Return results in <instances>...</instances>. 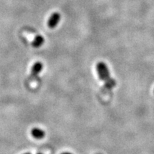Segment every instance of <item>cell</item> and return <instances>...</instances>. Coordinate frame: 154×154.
Instances as JSON below:
<instances>
[{
  "label": "cell",
  "mask_w": 154,
  "mask_h": 154,
  "mask_svg": "<svg viewBox=\"0 0 154 154\" xmlns=\"http://www.w3.org/2000/svg\"><path fill=\"white\" fill-rule=\"evenodd\" d=\"M32 136H33L36 139H42L44 136H45V132L43 130L39 128H32V131H31Z\"/></svg>",
  "instance_id": "4"
},
{
  "label": "cell",
  "mask_w": 154,
  "mask_h": 154,
  "mask_svg": "<svg viewBox=\"0 0 154 154\" xmlns=\"http://www.w3.org/2000/svg\"><path fill=\"white\" fill-rule=\"evenodd\" d=\"M42 69H43V64H42V62L37 61V62L34 63L32 67V71H31L32 76L36 77L39 73H41Z\"/></svg>",
  "instance_id": "3"
},
{
  "label": "cell",
  "mask_w": 154,
  "mask_h": 154,
  "mask_svg": "<svg viewBox=\"0 0 154 154\" xmlns=\"http://www.w3.org/2000/svg\"><path fill=\"white\" fill-rule=\"evenodd\" d=\"M24 154H31L30 153H24Z\"/></svg>",
  "instance_id": "7"
},
{
  "label": "cell",
  "mask_w": 154,
  "mask_h": 154,
  "mask_svg": "<svg viewBox=\"0 0 154 154\" xmlns=\"http://www.w3.org/2000/svg\"><path fill=\"white\" fill-rule=\"evenodd\" d=\"M61 20V14L59 12H54L49 17L48 20V26L50 29H54L57 27Z\"/></svg>",
  "instance_id": "2"
},
{
  "label": "cell",
  "mask_w": 154,
  "mask_h": 154,
  "mask_svg": "<svg viewBox=\"0 0 154 154\" xmlns=\"http://www.w3.org/2000/svg\"><path fill=\"white\" fill-rule=\"evenodd\" d=\"M44 43V38L42 35H36L32 42V47L34 48H39Z\"/></svg>",
  "instance_id": "5"
},
{
  "label": "cell",
  "mask_w": 154,
  "mask_h": 154,
  "mask_svg": "<svg viewBox=\"0 0 154 154\" xmlns=\"http://www.w3.org/2000/svg\"><path fill=\"white\" fill-rule=\"evenodd\" d=\"M38 154H42V153H38Z\"/></svg>",
  "instance_id": "8"
},
{
  "label": "cell",
  "mask_w": 154,
  "mask_h": 154,
  "mask_svg": "<svg viewBox=\"0 0 154 154\" xmlns=\"http://www.w3.org/2000/svg\"><path fill=\"white\" fill-rule=\"evenodd\" d=\"M96 68L99 79L102 82L105 83L106 87L109 89L114 88L116 85V82L115 79L111 78L110 72H109V69L106 66V64L104 62L100 61V62L97 63Z\"/></svg>",
  "instance_id": "1"
},
{
  "label": "cell",
  "mask_w": 154,
  "mask_h": 154,
  "mask_svg": "<svg viewBox=\"0 0 154 154\" xmlns=\"http://www.w3.org/2000/svg\"><path fill=\"white\" fill-rule=\"evenodd\" d=\"M99 154H101V153H99Z\"/></svg>",
  "instance_id": "9"
},
{
  "label": "cell",
  "mask_w": 154,
  "mask_h": 154,
  "mask_svg": "<svg viewBox=\"0 0 154 154\" xmlns=\"http://www.w3.org/2000/svg\"><path fill=\"white\" fill-rule=\"evenodd\" d=\"M61 154H72V153H70V152H63V153H61Z\"/></svg>",
  "instance_id": "6"
}]
</instances>
